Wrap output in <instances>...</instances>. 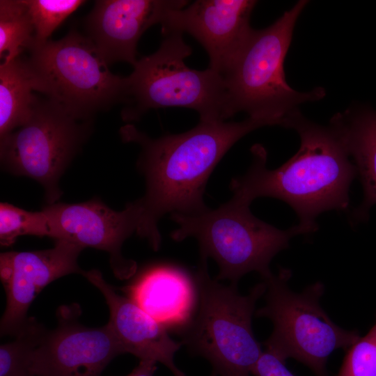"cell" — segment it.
<instances>
[{"label":"cell","instance_id":"7a4b0ae2","mask_svg":"<svg viewBox=\"0 0 376 376\" xmlns=\"http://www.w3.org/2000/svg\"><path fill=\"white\" fill-rule=\"evenodd\" d=\"M283 127L298 133L297 153L270 170L266 166L265 148L253 146L249 170L230 182L232 198L249 205L260 197L281 200L296 212L298 224L311 233L318 228L315 220L320 214L348 208L349 190L357 176V169L329 125L313 123L297 110L285 118Z\"/></svg>","mask_w":376,"mask_h":376},{"label":"cell","instance_id":"603a6c76","mask_svg":"<svg viewBox=\"0 0 376 376\" xmlns=\"http://www.w3.org/2000/svg\"><path fill=\"white\" fill-rule=\"evenodd\" d=\"M336 376H376V322L347 350Z\"/></svg>","mask_w":376,"mask_h":376},{"label":"cell","instance_id":"d4e9b609","mask_svg":"<svg viewBox=\"0 0 376 376\" xmlns=\"http://www.w3.org/2000/svg\"><path fill=\"white\" fill-rule=\"evenodd\" d=\"M156 362L140 360L139 363L126 376H153L156 370Z\"/></svg>","mask_w":376,"mask_h":376},{"label":"cell","instance_id":"3957f363","mask_svg":"<svg viewBox=\"0 0 376 376\" xmlns=\"http://www.w3.org/2000/svg\"><path fill=\"white\" fill-rule=\"evenodd\" d=\"M301 0L272 24L251 29L244 44L222 75L230 117L244 111L249 117L264 119L272 125H283L285 118L307 102L323 98L322 87L299 92L286 82L284 61L293 30L308 3Z\"/></svg>","mask_w":376,"mask_h":376},{"label":"cell","instance_id":"ffe728a7","mask_svg":"<svg viewBox=\"0 0 376 376\" xmlns=\"http://www.w3.org/2000/svg\"><path fill=\"white\" fill-rule=\"evenodd\" d=\"M46 329L33 318L15 336L14 340L0 346V376H35L32 358Z\"/></svg>","mask_w":376,"mask_h":376},{"label":"cell","instance_id":"52a82bcc","mask_svg":"<svg viewBox=\"0 0 376 376\" xmlns=\"http://www.w3.org/2000/svg\"><path fill=\"white\" fill-rule=\"evenodd\" d=\"M24 58L35 91L76 117L92 120L97 112L123 102L127 77L113 74L91 41L76 31L61 39L34 44Z\"/></svg>","mask_w":376,"mask_h":376},{"label":"cell","instance_id":"30bf717a","mask_svg":"<svg viewBox=\"0 0 376 376\" xmlns=\"http://www.w3.org/2000/svg\"><path fill=\"white\" fill-rule=\"evenodd\" d=\"M42 210L48 219L49 237L83 249L107 251L113 274L120 279L135 273L136 262L125 259L121 249L124 242L139 230L143 213L139 199L127 203L120 211L97 198L79 203L47 204Z\"/></svg>","mask_w":376,"mask_h":376},{"label":"cell","instance_id":"2e32d148","mask_svg":"<svg viewBox=\"0 0 376 376\" xmlns=\"http://www.w3.org/2000/svg\"><path fill=\"white\" fill-rule=\"evenodd\" d=\"M127 290L135 304L164 327L181 328L194 314L196 295L194 280L178 267L154 266Z\"/></svg>","mask_w":376,"mask_h":376},{"label":"cell","instance_id":"277c9868","mask_svg":"<svg viewBox=\"0 0 376 376\" xmlns=\"http://www.w3.org/2000/svg\"><path fill=\"white\" fill-rule=\"evenodd\" d=\"M207 260L201 259L194 277L198 307L182 327L181 343L206 359L214 376H250L263 352L251 323L266 285L263 281L241 295L237 285L212 279Z\"/></svg>","mask_w":376,"mask_h":376},{"label":"cell","instance_id":"9c48e42d","mask_svg":"<svg viewBox=\"0 0 376 376\" xmlns=\"http://www.w3.org/2000/svg\"><path fill=\"white\" fill-rule=\"evenodd\" d=\"M92 120L38 98L27 121L0 139L1 165L15 175L40 182L48 204L54 203L61 194L60 178L88 136Z\"/></svg>","mask_w":376,"mask_h":376},{"label":"cell","instance_id":"9a60e30c","mask_svg":"<svg viewBox=\"0 0 376 376\" xmlns=\"http://www.w3.org/2000/svg\"><path fill=\"white\" fill-rule=\"evenodd\" d=\"M83 276L102 294L109 310L107 324L122 347L140 360L159 362L174 376H186L175 364L174 356L182 345L172 339L166 327L158 322L130 298L122 296L97 269L84 271Z\"/></svg>","mask_w":376,"mask_h":376},{"label":"cell","instance_id":"5b68a950","mask_svg":"<svg viewBox=\"0 0 376 376\" xmlns=\"http://www.w3.org/2000/svg\"><path fill=\"white\" fill-rule=\"evenodd\" d=\"M249 205L231 198L218 208L196 214L172 213L178 228L171 238L180 242L194 237L201 259H214L219 266L217 280L237 285L246 274L257 272L262 279L269 276V263L288 248L295 236L308 233L299 224L280 230L256 218Z\"/></svg>","mask_w":376,"mask_h":376},{"label":"cell","instance_id":"44dd1931","mask_svg":"<svg viewBox=\"0 0 376 376\" xmlns=\"http://www.w3.org/2000/svg\"><path fill=\"white\" fill-rule=\"evenodd\" d=\"M22 235L48 237L49 226L43 210L31 212L8 203L0 204V243L13 244Z\"/></svg>","mask_w":376,"mask_h":376},{"label":"cell","instance_id":"5bb4252c","mask_svg":"<svg viewBox=\"0 0 376 376\" xmlns=\"http://www.w3.org/2000/svg\"><path fill=\"white\" fill-rule=\"evenodd\" d=\"M183 0H100L86 19V37L109 64L135 65L137 44L151 26L170 10L184 8Z\"/></svg>","mask_w":376,"mask_h":376},{"label":"cell","instance_id":"ba28073f","mask_svg":"<svg viewBox=\"0 0 376 376\" xmlns=\"http://www.w3.org/2000/svg\"><path fill=\"white\" fill-rule=\"evenodd\" d=\"M290 277V270L281 268L277 275L272 273L263 279L265 304L256 315L273 324L264 343L266 350L284 362L289 358L297 360L316 376H327L330 354L338 349L347 350L359 338V333L338 327L322 309L323 283L316 282L295 292L288 286Z\"/></svg>","mask_w":376,"mask_h":376},{"label":"cell","instance_id":"cb8c5ba5","mask_svg":"<svg viewBox=\"0 0 376 376\" xmlns=\"http://www.w3.org/2000/svg\"><path fill=\"white\" fill-rule=\"evenodd\" d=\"M254 376H295L285 366V362L265 350L253 369Z\"/></svg>","mask_w":376,"mask_h":376},{"label":"cell","instance_id":"6da1fadb","mask_svg":"<svg viewBox=\"0 0 376 376\" xmlns=\"http://www.w3.org/2000/svg\"><path fill=\"white\" fill-rule=\"evenodd\" d=\"M266 120L240 122L200 120L187 132L152 139L132 125L121 127L122 139L141 148L137 167L144 175L143 214L136 234L157 251L161 244L157 223L166 213L193 214L207 209L203 194L207 180L226 152Z\"/></svg>","mask_w":376,"mask_h":376},{"label":"cell","instance_id":"7c38bea8","mask_svg":"<svg viewBox=\"0 0 376 376\" xmlns=\"http://www.w3.org/2000/svg\"><path fill=\"white\" fill-rule=\"evenodd\" d=\"M50 249L6 251L0 255V278L6 295L1 320V334L15 336L29 318L28 310L40 292L51 282L84 271L78 265L84 249L72 243L54 240Z\"/></svg>","mask_w":376,"mask_h":376},{"label":"cell","instance_id":"ac0fdd59","mask_svg":"<svg viewBox=\"0 0 376 376\" xmlns=\"http://www.w3.org/2000/svg\"><path fill=\"white\" fill-rule=\"evenodd\" d=\"M22 56L0 65V139L23 125L38 99Z\"/></svg>","mask_w":376,"mask_h":376},{"label":"cell","instance_id":"d6986e66","mask_svg":"<svg viewBox=\"0 0 376 376\" xmlns=\"http://www.w3.org/2000/svg\"><path fill=\"white\" fill-rule=\"evenodd\" d=\"M35 44V28L24 0L0 1V57L7 62Z\"/></svg>","mask_w":376,"mask_h":376},{"label":"cell","instance_id":"7402d4cb","mask_svg":"<svg viewBox=\"0 0 376 376\" xmlns=\"http://www.w3.org/2000/svg\"><path fill=\"white\" fill-rule=\"evenodd\" d=\"M35 28V44L49 40L54 30L85 3L82 0H24Z\"/></svg>","mask_w":376,"mask_h":376},{"label":"cell","instance_id":"8fae6325","mask_svg":"<svg viewBox=\"0 0 376 376\" xmlns=\"http://www.w3.org/2000/svg\"><path fill=\"white\" fill-rule=\"evenodd\" d=\"M78 305L61 306L57 326L45 331L31 364L35 376H100L124 351L105 324L89 327L79 322Z\"/></svg>","mask_w":376,"mask_h":376},{"label":"cell","instance_id":"4fadbf2b","mask_svg":"<svg viewBox=\"0 0 376 376\" xmlns=\"http://www.w3.org/2000/svg\"><path fill=\"white\" fill-rule=\"evenodd\" d=\"M253 0H196L170 10L160 24L163 34L187 33L205 49L210 69L223 75L244 44L252 28Z\"/></svg>","mask_w":376,"mask_h":376},{"label":"cell","instance_id":"8992f818","mask_svg":"<svg viewBox=\"0 0 376 376\" xmlns=\"http://www.w3.org/2000/svg\"><path fill=\"white\" fill-rule=\"evenodd\" d=\"M158 49L138 59L127 77V95L122 111L124 120H139L151 109L184 107L194 109L200 120L230 118L224 77L210 68H189L185 59L192 49L182 33L169 32Z\"/></svg>","mask_w":376,"mask_h":376},{"label":"cell","instance_id":"e0dca14e","mask_svg":"<svg viewBox=\"0 0 376 376\" xmlns=\"http://www.w3.org/2000/svg\"><path fill=\"white\" fill-rule=\"evenodd\" d=\"M329 126L346 149L361 182L363 198L353 218L366 220L376 205V111L350 108L335 114Z\"/></svg>","mask_w":376,"mask_h":376}]
</instances>
